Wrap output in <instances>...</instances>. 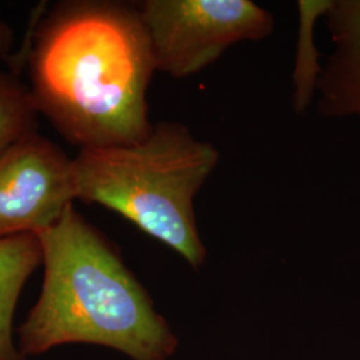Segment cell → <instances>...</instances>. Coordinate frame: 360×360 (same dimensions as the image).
<instances>
[{
    "mask_svg": "<svg viewBox=\"0 0 360 360\" xmlns=\"http://www.w3.org/2000/svg\"><path fill=\"white\" fill-rule=\"evenodd\" d=\"M155 71L136 6L65 1L37 31L30 91L38 112L80 150L123 146L154 126L147 90Z\"/></svg>",
    "mask_w": 360,
    "mask_h": 360,
    "instance_id": "obj_1",
    "label": "cell"
},
{
    "mask_svg": "<svg viewBox=\"0 0 360 360\" xmlns=\"http://www.w3.org/2000/svg\"><path fill=\"white\" fill-rule=\"evenodd\" d=\"M44 282L19 330L20 352L67 343L115 348L135 360H166L176 340L153 302L103 235L74 205L37 233Z\"/></svg>",
    "mask_w": 360,
    "mask_h": 360,
    "instance_id": "obj_2",
    "label": "cell"
},
{
    "mask_svg": "<svg viewBox=\"0 0 360 360\" xmlns=\"http://www.w3.org/2000/svg\"><path fill=\"white\" fill-rule=\"evenodd\" d=\"M219 160L218 148L183 123L159 122L139 142L79 150L77 199L115 211L199 267L206 248L193 202Z\"/></svg>",
    "mask_w": 360,
    "mask_h": 360,
    "instance_id": "obj_3",
    "label": "cell"
},
{
    "mask_svg": "<svg viewBox=\"0 0 360 360\" xmlns=\"http://www.w3.org/2000/svg\"><path fill=\"white\" fill-rule=\"evenodd\" d=\"M155 70L193 77L231 46L259 41L274 31V18L251 0H144L136 4Z\"/></svg>",
    "mask_w": 360,
    "mask_h": 360,
    "instance_id": "obj_4",
    "label": "cell"
},
{
    "mask_svg": "<svg viewBox=\"0 0 360 360\" xmlns=\"http://www.w3.org/2000/svg\"><path fill=\"white\" fill-rule=\"evenodd\" d=\"M75 199L74 159L37 131L0 153V238L51 227Z\"/></svg>",
    "mask_w": 360,
    "mask_h": 360,
    "instance_id": "obj_5",
    "label": "cell"
},
{
    "mask_svg": "<svg viewBox=\"0 0 360 360\" xmlns=\"http://www.w3.org/2000/svg\"><path fill=\"white\" fill-rule=\"evenodd\" d=\"M334 50L322 65L316 112L323 117H360V0H333L323 16Z\"/></svg>",
    "mask_w": 360,
    "mask_h": 360,
    "instance_id": "obj_6",
    "label": "cell"
},
{
    "mask_svg": "<svg viewBox=\"0 0 360 360\" xmlns=\"http://www.w3.org/2000/svg\"><path fill=\"white\" fill-rule=\"evenodd\" d=\"M41 262L37 233L0 238V360H23L13 342L16 302L30 275Z\"/></svg>",
    "mask_w": 360,
    "mask_h": 360,
    "instance_id": "obj_7",
    "label": "cell"
},
{
    "mask_svg": "<svg viewBox=\"0 0 360 360\" xmlns=\"http://www.w3.org/2000/svg\"><path fill=\"white\" fill-rule=\"evenodd\" d=\"M333 0H300L299 10V37L294 72V107L297 114L306 112L312 102L318 80L322 72L318 50L314 40L315 23L328 11Z\"/></svg>",
    "mask_w": 360,
    "mask_h": 360,
    "instance_id": "obj_8",
    "label": "cell"
},
{
    "mask_svg": "<svg viewBox=\"0 0 360 360\" xmlns=\"http://www.w3.org/2000/svg\"><path fill=\"white\" fill-rule=\"evenodd\" d=\"M38 108L30 89L0 71V153L27 134L37 131Z\"/></svg>",
    "mask_w": 360,
    "mask_h": 360,
    "instance_id": "obj_9",
    "label": "cell"
},
{
    "mask_svg": "<svg viewBox=\"0 0 360 360\" xmlns=\"http://www.w3.org/2000/svg\"><path fill=\"white\" fill-rule=\"evenodd\" d=\"M13 40V28L0 16V55H4L11 50Z\"/></svg>",
    "mask_w": 360,
    "mask_h": 360,
    "instance_id": "obj_10",
    "label": "cell"
}]
</instances>
